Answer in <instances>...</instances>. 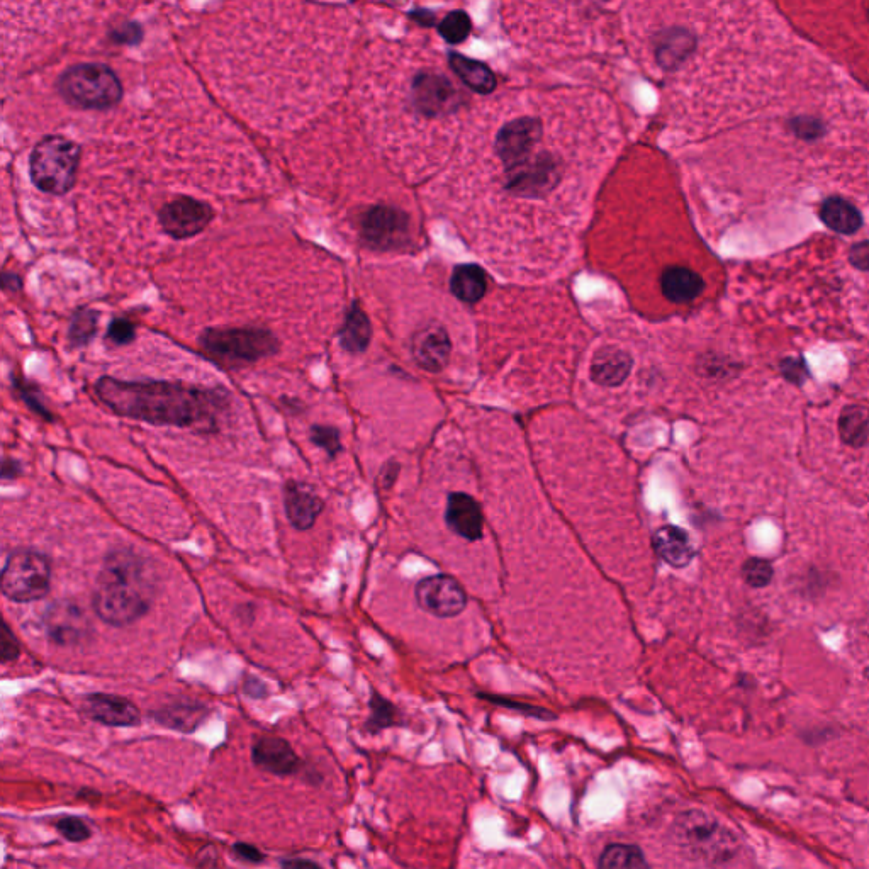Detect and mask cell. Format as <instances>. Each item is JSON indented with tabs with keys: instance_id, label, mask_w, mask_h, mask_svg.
Segmentation results:
<instances>
[{
	"instance_id": "43",
	"label": "cell",
	"mask_w": 869,
	"mask_h": 869,
	"mask_svg": "<svg viewBox=\"0 0 869 869\" xmlns=\"http://www.w3.org/2000/svg\"><path fill=\"white\" fill-rule=\"evenodd\" d=\"M23 474V464L19 460L4 457L2 462V481H12Z\"/></svg>"
},
{
	"instance_id": "10",
	"label": "cell",
	"mask_w": 869,
	"mask_h": 869,
	"mask_svg": "<svg viewBox=\"0 0 869 869\" xmlns=\"http://www.w3.org/2000/svg\"><path fill=\"white\" fill-rule=\"evenodd\" d=\"M411 101L418 113L427 118H442L454 114L464 97L460 90L440 73L423 72L411 84Z\"/></svg>"
},
{
	"instance_id": "4",
	"label": "cell",
	"mask_w": 869,
	"mask_h": 869,
	"mask_svg": "<svg viewBox=\"0 0 869 869\" xmlns=\"http://www.w3.org/2000/svg\"><path fill=\"white\" fill-rule=\"evenodd\" d=\"M673 836L688 858L705 864L732 863L741 849L735 834L700 810L681 813L674 822Z\"/></svg>"
},
{
	"instance_id": "33",
	"label": "cell",
	"mask_w": 869,
	"mask_h": 869,
	"mask_svg": "<svg viewBox=\"0 0 869 869\" xmlns=\"http://www.w3.org/2000/svg\"><path fill=\"white\" fill-rule=\"evenodd\" d=\"M394 724H398L396 708L389 701L384 700L382 696L374 693L371 698V717L367 722V729L371 732H379L387 727H393Z\"/></svg>"
},
{
	"instance_id": "34",
	"label": "cell",
	"mask_w": 869,
	"mask_h": 869,
	"mask_svg": "<svg viewBox=\"0 0 869 869\" xmlns=\"http://www.w3.org/2000/svg\"><path fill=\"white\" fill-rule=\"evenodd\" d=\"M12 382H14V387H16L19 398L23 399L24 403L28 404L29 410L34 411L36 415L45 418V420L53 421L51 411L46 408L45 401L41 398V393L38 391V387L29 384V382L24 381V379H19V377L14 376H12Z\"/></svg>"
},
{
	"instance_id": "14",
	"label": "cell",
	"mask_w": 869,
	"mask_h": 869,
	"mask_svg": "<svg viewBox=\"0 0 869 869\" xmlns=\"http://www.w3.org/2000/svg\"><path fill=\"white\" fill-rule=\"evenodd\" d=\"M43 625L51 642L60 647L84 644L92 634L89 618L73 601L62 600L48 606Z\"/></svg>"
},
{
	"instance_id": "40",
	"label": "cell",
	"mask_w": 869,
	"mask_h": 869,
	"mask_svg": "<svg viewBox=\"0 0 869 869\" xmlns=\"http://www.w3.org/2000/svg\"><path fill=\"white\" fill-rule=\"evenodd\" d=\"M233 854H235L236 859H240L243 863L257 864L262 863L264 861V854L258 851L257 847L250 846V844H245V842H238L233 846Z\"/></svg>"
},
{
	"instance_id": "16",
	"label": "cell",
	"mask_w": 869,
	"mask_h": 869,
	"mask_svg": "<svg viewBox=\"0 0 869 869\" xmlns=\"http://www.w3.org/2000/svg\"><path fill=\"white\" fill-rule=\"evenodd\" d=\"M323 508L325 503L313 486L292 479L284 484V510L287 520L299 532L313 528Z\"/></svg>"
},
{
	"instance_id": "7",
	"label": "cell",
	"mask_w": 869,
	"mask_h": 869,
	"mask_svg": "<svg viewBox=\"0 0 869 869\" xmlns=\"http://www.w3.org/2000/svg\"><path fill=\"white\" fill-rule=\"evenodd\" d=\"M2 593L16 603L45 598L51 588V562L45 554L19 549L7 556L0 578Z\"/></svg>"
},
{
	"instance_id": "26",
	"label": "cell",
	"mask_w": 869,
	"mask_h": 869,
	"mask_svg": "<svg viewBox=\"0 0 869 869\" xmlns=\"http://www.w3.org/2000/svg\"><path fill=\"white\" fill-rule=\"evenodd\" d=\"M206 715H208L206 707L194 701H177L153 713L158 724L180 732H194L204 722Z\"/></svg>"
},
{
	"instance_id": "35",
	"label": "cell",
	"mask_w": 869,
	"mask_h": 869,
	"mask_svg": "<svg viewBox=\"0 0 869 869\" xmlns=\"http://www.w3.org/2000/svg\"><path fill=\"white\" fill-rule=\"evenodd\" d=\"M311 442L325 450L326 454L330 455V459H335L342 452V442H340V432L335 427H325V425H313L309 432Z\"/></svg>"
},
{
	"instance_id": "46",
	"label": "cell",
	"mask_w": 869,
	"mask_h": 869,
	"mask_svg": "<svg viewBox=\"0 0 869 869\" xmlns=\"http://www.w3.org/2000/svg\"><path fill=\"white\" fill-rule=\"evenodd\" d=\"M282 866H287V868H299V866L316 868L318 864L313 863V861H308V859H289V861H282Z\"/></svg>"
},
{
	"instance_id": "30",
	"label": "cell",
	"mask_w": 869,
	"mask_h": 869,
	"mask_svg": "<svg viewBox=\"0 0 869 869\" xmlns=\"http://www.w3.org/2000/svg\"><path fill=\"white\" fill-rule=\"evenodd\" d=\"M598 864L605 869L649 868L642 849L634 844H610L601 853Z\"/></svg>"
},
{
	"instance_id": "47",
	"label": "cell",
	"mask_w": 869,
	"mask_h": 869,
	"mask_svg": "<svg viewBox=\"0 0 869 869\" xmlns=\"http://www.w3.org/2000/svg\"><path fill=\"white\" fill-rule=\"evenodd\" d=\"M413 17H415L418 23L423 24V26H430V24L435 23V16H433L432 12H413Z\"/></svg>"
},
{
	"instance_id": "20",
	"label": "cell",
	"mask_w": 869,
	"mask_h": 869,
	"mask_svg": "<svg viewBox=\"0 0 869 869\" xmlns=\"http://www.w3.org/2000/svg\"><path fill=\"white\" fill-rule=\"evenodd\" d=\"M654 550L662 561L676 569L690 566L696 556L695 547L691 542L690 535L683 528L666 525L654 533Z\"/></svg>"
},
{
	"instance_id": "28",
	"label": "cell",
	"mask_w": 869,
	"mask_h": 869,
	"mask_svg": "<svg viewBox=\"0 0 869 869\" xmlns=\"http://www.w3.org/2000/svg\"><path fill=\"white\" fill-rule=\"evenodd\" d=\"M486 275L477 265H459L452 274V292L464 303H477L486 292Z\"/></svg>"
},
{
	"instance_id": "15",
	"label": "cell",
	"mask_w": 869,
	"mask_h": 869,
	"mask_svg": "<svg viewBox=\"0 0 869 869\" xmlns=\"http://www.w3.org/2000/svg\"><path fill=\"white\" fill-rule=\"evenodd\" d=\"M82 712L94 722L109 727H133L140 724V710L123 696L92 693L84 696Z\"/></svg>"
},
{
	"instance_id": "19",
	"label": "cell",
	"mask_w": 869,
	"mask_h": 869,
	"mask_svg": "<svg viewBox=\"0 0 869 869\" xmlns=\"http://www.w3.org/2000/svg\"><path fill=\"white\" fill-rule=\"evenodd\" d=\"M411 354L421 369L430 372L442 371L450 357V340L438 326H428L415 333L411 342Z\"/></svg>"
},
{
	"instance_id": "5",
	"label": "cell",
	"mask_w": 869,
	"mask_h": 869,
	"mask_svg": "<svg viewBox=\"0 0 869 869\" xmlns=\"http://www.w3.org/2000/svg\"><path fill=\"white\" fill-rule=\"evenodd\" d=\"M80 165V146L63 136H46L29 157V175L34 187L50 196L72 191Z\"/></svg>"
},
{
	"instance_id": "17",
	"label": "cell",
	"mask_w": 869,
	"mask_h": 869,
	"mask_svg": "<svg viewBox=\"0 0 869 869\" xmlns=\"http://www.w3.org/2000/svg\"><path fill=\"white\" fill-rule=\"evenodd\" d=\"M445 522L450 530L469 542L483 539V511L476 499L466 493H452L447 499Z\"/></svg>"
},
{
	"instance_id": "25",
	"label": "cell",
	"mask_w": 869,
	"mask_h": 869,
	"mask_svg": "<svg viewBox=\"0 0 869 869\" xmlns=\"http://www.w3.org/2000/svg\"><path fill=\"white\" fill-rule=\"evenodd\" d=\"M372 338L371 320L367 318L359 303H354L348 309L347 318L340 328L338 340L343 350L348 354H362L369 347Z\"/></svg>"
},
{
	"instance_id": "38",
	"label": "cell",
	"mask_w": 869,
	"mask_h": 869,
	"mask_svg": "<svg viewBox=\"0 0 869 869\" xmlns=\"http://www.w3.org/2000/svg\"><path fill=\"white\" fill-rule=\"evenodd\" d=\"M135 338V323L126 320V318H114L109 328H107L106 340L111 345H116V347L129 345V343L135 342Z\"/></svg>"
},
{
	"instance_id": "27",
	"label": "cell",
	"mask_w": 869,
	"mask_h": 869,
	"mask_svg": "<svg viewBox=\"0 0 869 869\" xmlns=\"http://www.w3.org/2000/svg\"><path fill=\"white\" fill-rule=\"evenodd\" d=\"M449 63L455 75L477 94H491L496 89V77L488 65L460 53H450Z\"/></svg>"
},
{
	"instance_id": "24",
	"label": "cell",
	"mask_w": 869,
	"mask_h": 869,
	"mask_svg": "<svg viewBox=\"0 0 869 869\" xmlns=\"http://www.w3.org/2000/svg\"><path fill=\"white\" fill-rule=\"evenodd\" d=\"M695 48V40L684 29H668L656 41L657 63L666 70L678 68Z\"/></svg>"
},
{
	"instance_id": "23",
	"label": "cell",
	"mask_w": 869,
	"mask_h": 869,
	"mask_svg": "<svg viewBox=\"0 0 869 869\" xmlns=\"http://www.w3.org/2000/svg\"><path fill=\"white\" fill-rule=\"evenodd\" d=\"M632 371V360L618 348H603L591 364V377L601 386H618Z\"/></svg>"
},
{
	"instance_id": "32",
	"label": "cell",
	"mask_w": 869,
	"mask_h": 869,
	"mask_svg": "<svg viewBox=\"0 0 869 869\" xmlns=\"http://www.w3.org/2000/svg\"><path fill=\"white\" fill-rule=\"evenodd\" d=\"M438 33L450 45H459L471 33V19L464 11H452L443 17Z\"/></svg>"
},
{
	"instance_id": "41",
	"label": "cell",
	"mask_w": 869,
	"mask_h": 869,
	"mask_svg": "<svg viewBox=\"0 0 869 869\" xmlns=\"http://www.w3.org/2000/svg\"><path fill=\"white\" fill-rule=\"evenodd\" d=\"M781 369H783V374H785L786 379L791 382H803V377L807 376L808 371L805 369V362L803 360H793L788 359L783 362L781 365Z\"/></svg>"
},
{
	"instance_id": "13",
	"label": "cell",
	"mask_w": 869,
	"mask_h": 869,
	"mask_svg": "<svg viewBox=\"0 0 869 869\" xmlns=\"http://www.w3.org/2000/svg\"><path fill=\"white\" fill-rule=\"evenodd\" d=\"M416 603L423 612L437 618L459 617L466 610L467 595L459 581L450 576H430L416 584Z\"/></svg>"
},
{
	"instance_id": "39",
	"label": "cell",
	"mask_w": 869,
	"mask_h": 869,
	"mask_svg": "<svg viewBox=\"0 0 869 869\" xmlns=\"http://www.w3.org/2000/svg\"><path fill=\"white\" fill-rule=\"evenodd\" d=\"M21 654V647L17 642L16 635L12 634L11 627L6 622L2 623V632H0V662L9 664L16 661Z\"/></svg>"
},
{
	"instance_id": "44",
	"label": "cell",
	"mask_w": 869,
	"mask_h": 869,
	"mask_svg": "<svg viewBox=\"0 0 869 869\" xmlns=\"http://www.w3.org/2000/svg\"><path fill=\"white\" fill-rule=\"evenodd\" d=\"M243 690H245V693H247L248 696H253V698H264V696H267V693H269L264 681L257 678L247 679V683L243 686Z\"/></svg>"
},
{
	"instance_id": "42",
	"label": "cell",
	"mask_w": 869,
	"mask_h": 869,
	"mask_svg": "<svg viewBox=\"0 0 869 869\" xmlns=\"http://www.w3.org/2000/svg\"><path fill=\"white\" fill-rule=\"evenodd\" d=\"M851 264L859 270H869V242L856 243L849 250Z\"/></svg>"
},
{
	"instance_id": "37",
	"label": "cell",
	"mask_w": 869,
	"mask_h": 869,
	"mask_svg": "<svg viewBox=\"0 0 869 869\" xmlns=\"http://www.w3.org/2000/svg\"><path fill=\"white\" fill-rule=\"evenodd\" d=\"M57 830L70 842H84L92 836V830L87 822L79 817H72V815L58 819Z\"/></svg>"
},
{
	"instance_id": "29",
	"label": "cell",
	"mask_w": 869,
	"mask_h": 869,
	"mask_svg": "<svg viewBox=\"0 0 869 869\" xmlns=\"http://www.w3.org/2000/svg\"><path fill=\"white\" fill-rule=\"evenodd\" d=\"M839 435L842 442L861 449L869 442V410L864 406H847L839 418Z\"/></svg>"
},
{
	"instance_id": "45",
	"label": "cell",
	"mask_w": 869,
	"mask_h": 869,
	"mask_svg": "<svg viewBox=\"0 0 869 869\" xmlns=\"http://www.w3.org/2000/svg\"><path fill=\"white\" fill-rule=\"evenodd\" d=\"M23 287V281L19 275L14 272H4L2 274V289L7 292H16Z\"/></svg>"
},
{
	"instance_id": "31",
	"label": "cell",
	"mask_w": 869,
	"mask_h": 869,
	"mask_svg": "<svg viewBox=\"0 0 869 869\" xmlns=\"http://www.w3.org/2000/svg\"><path fill=\"white\" fill-rule=\"evenodd\" d=\"M99 313L90 308H80L73 313L68 326V343L73 348L85 347L96 337Z\"/></svg>"
},
{
	"instance_id": "18",
	"label": "cell",
	"mask_w": 869,
	"mask_h": 869,
	"mask_svg": "<svg viewBox=\"0 0 869 869\" xmlns=\"http://www.w3.org/2000/svg\"><path fill=\"white\" fill-rule=\"evenodd\" d=\"M252 759L258 769L275 776H291L301 764L291 744L281 737H260L253 744Z\"/></svg>"
},
{
	"instance_id": "36",
	"label": "cell",
	"mask_w": 869,
	"mask_h": 869,
	"mask_svg": "<svg viewBox=\"0 0 869 869\" xmlns=\"http://www.w3.org/2000/svg\"><path fill=\"white\" fill-rule=\"evenodd\" d=\"M742 576L752 588H764L773 581L774 569L768 561L752 557L742 566Z\"/></svg>"
},
{
	"instance_id": "1",
	"label": "cell",
	"mask_w": 869,
	"mask_h": 869,
	"mask_svg": "<svg viewBox=\"0 0 869 869\" xmlns=\"http://www.w3.org/2000/svg\"><path fill=\"white\" fill-rule=\"evenodd\" d=\"M94 393L114 415L143 421L153 427L192 428L201 433L219 430L230 410L225 387H199L174 381H121L104 376Z\"/></svg>"
},
{
	"instance_id": "22",
	"label": "cell",
	"mask_w": 869,
	"mask_h": 869,
	"mask_svg": "<svg viewBox=\"0 0 869 869\" xmlns=\"http://www.w3.org/2000/svg\"><path fill=\"white\" fill-rule=\"evenodd\" d=\"M819 216L827 228L841 235H854L863 226V214L842 197L825 199L820 206Z\"/></svg>"
},
{
	"instance_id": "2",
	"label": "cell",
	"mask_w": 869,
	"mask_h": 869,
	"mask_svg": "<svg viewBox=\"0 0 869 869\" xmlns=\"http://www.w3.org/2000/svg\"><path fill=\"white\" fill-rule=\"evenodd\" d=\"M150 561L131 549L111 550L97 576L92 606L102 622L126 627L150 612L155 596Z\"/></svg>"
},
{
	"instance_id": "21",
	"label": "cell",
	"mask_w": 869,
	"mask_h": 869,
	"mask_svg": "<svg viewBox=\"0 0 869 869\" xmlns=\"http://www.w3.org/2000/svg\"><path fill=\"white\" fill-rule=\"evenodd\" d=\"M703 287V279L688 267H669L661 277L662 294L671 303H691L700 296Z\"/></svg>"
},
{
	"instance_id": "6",
	"label": "cell",
	"mask_w": 869,
	"mask_h": 869,
	"mask_svg": "<svg viewBox=\"0 0 869 869\" xmlns=\"http://www.w3.org/2000/svg\"><path fill=\"white\" fill-rule=\"evenodd\" d=\"M58 90L72 106L82 109H109L123 97L118 75L101 63L68 68L58 80Z\"/></svg>"
},
{
	"instance_id": "3",
	"label": "cell",
	"mask_w": 869,
	"mask_h": 869,
	"mask_svg": "<svg viewBox=\"0 0 869 869\" xmlns=\"http://www.w3.org/2000/svg\"><path fill=\"white\" fill-rule=\"evenodd\" d=\"M202 354L228 369L257 364L281 352L274 331L262 326H219L208 328L199 337Z\"/></svg>"
},
{
	"instance_id": "12",
	"label": "cell",
	"mask_w": 869,
	"mask_h": 869,
	"mask_svg": "<svg viewBox=\"0 0 869 869\" xmlns=\"http://www.w3.org/2000/svg\"><path fill=\"white\" fill-rule=\"evenodd\" d=\"M542 133V124L533 118L515 119L499 129L496 136V155L499 162L503 163L505 172L515 169L539 152Z\"/></svg>"
},
{
	"instance_id": "11",
	"label": "cell",
	"mask_w": 869,
	"mask_h": 869,
	"mask_svg": "<svg viewBox=\"0 0 869 869\" xmlns=\"http://www.w3.org/2000/svg\"><path fill=\"white\" fill-rule=\"evenodd\" d=\"M213 219L214 209L208 202L189 196H180L167 202L158 213L163 233L174 240H187L199 235Z\"/></svg>"
},
{
	"instance_id": "9",
	"label": "cell",
	"mask_w": 869,
	"mask_h": 869,
	"mask_svg": "<svg viewBox=\"0 0 869 869\" xmlns=\"http://www.w3.org/2000/svg\"><path fill=\"white\" fill-rule=\"evenodd\" d=\"M360 236L374 250L403 247L410 238V218L393 206H374L360 219Z\"/></svg>"
},
{
	"instance_id": "8",
	"label": "cell",
	"mask_w": 869,
	"mask_h": 869,
	"mask_svg": "<svg viewBox=\"0 0 869 869\" xmlns=\"http://www.w3.org/2000/svg\"><path fill=\"white\" fill-rule=\"evenodd\" d=\"M505 177L506 191L535 199L549 194L559 184L561 167L550 153L539 150L515 169L505 172Z\"/></svg>"
}]
</instances>
